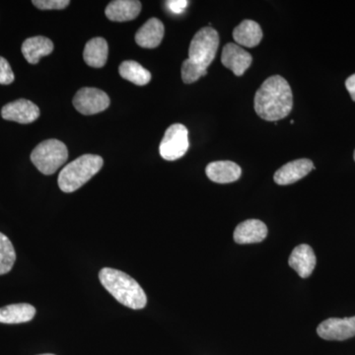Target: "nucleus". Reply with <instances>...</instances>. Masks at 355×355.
Here are the masks:
<instances>
[{"instance_id":"1","label":"nucleus","mask_w":355,"mask_h":355,"mask_svg":"<svg viewBox=\"0 0 355 355\" xmlns=\"http://www.w3.org/2000/svg\"><path fill=\"white\" fill-rule=\"evenodd\" d=\"M254 111L263 120L277 121L286 118L293 107L288 83L280 76L268 77L254 96Z\"/></svg>"},{"instance_id":"2","label":"nucleus","mask_w":355,"mask_h":355,"mask_svg":"<svg viewBox=\"0 0 355 355\" xmlns=\"http://www.w3.org/2000/svg\"><path fill=\"white\" fill-rule=\"evenodd\" d=\"M100 282L110 294L121 304L133 310L144 309L146 306V292L137 280L127 273L114 268H103L99 273Z\"/></svg>"},{"instance_id":"3","label":"nucleus","mask_w":355,"mask_h":355,"mask_svg":"<svg viewBox=\"0 0 355 355\" xmlns=\"http://www.w3.org/2000/svg\"><path fill=\"white\" fill-rule=\"evenodd\" d=\"M104 160L101 156L84 154L65 166L58 176V186L64 193H73L102 169Z\"/></svg>"},{"instance_id":"4","label":"nucleus","mask_w":355,"mask_h":355,"mask_svg":"<svg viewBox=\"0 0 355 355\" xmlns=\"http://www.w3.org/2000/svg\"><path fill=\"white\" fill-rule=\"evenodd\" d=\"M69 150L64 142L48 139L41 142L31 153V161L44 175H53L67 162Z\"/></svg>"},{"instance_id":"5","label":"nucleus","mask_w":355,"mask_h":355,"mask_svg":"<svg viewBox=\"0 0 355 355\" xmlns=\"http://www.w3.org/2000/svg\"><path fill=\"white\" fill-rule=\"evenodd\" d=\"M219 46V35L211 27L202 28L191 40L189 48V60L203 69L211 64Z\"/></svg>"},{"instance_id":"6","label":"nucleus","mask_w":355,"mask_h":355,"mask_svg":"<svg viewBox=\"0 0 355 355\" xmlns=\"http://www.w3.org/2000/svg\"><path fill=\"white\" fill-rule=\"evenodd\" d=\"M190 147L189 130L181 123H175L166 130L159 147L161 157L167 161H175L183 157Z\"/></svg>"},{"instance_id":"7","label":"nucleus","mask_w":355,"mask_h":355,"mask_svg":"<svg viewBox=\"0 0 355 355\" xmlns=\"http://www.w3.org/2000/svg\"><path fill=\"white\" fill-rule=\"evenodd\" d=\"M111 101L104 91L97 88H83L73 98L74 108L83 114L90 116L102 113L109 108Z\"/></svg>"},{"instance_id":"8","label":"nucleus","mask_w":355,"mask_h":355,"mask_svg":"<svg viewBox=\"0 0 355 355\" xmlns=\"http://www.w3.org/2000/svg\"><path fill=\"white\" fill-rule=\"evenodd\" d=\"M318 335L327 340H345L355 336V316L331 318L324 320L317 329Z\"/></svg>"},{"instance_id":"9","label":"nucleus","mask_w":355,"mask_h":355,"mask_svg":"<svg viewBox=\"0 0 355 355\" xmlns=\"http://www.w3.org/2000/svg\"><path fill=\"white\" fill-rule=\"evenodd\" d=\"M1 116L4 120L26 125L38 120L40 109L29 100L19 99L6 105L1 110Z\"/></svg>"},{"instance_id":"10","label":"nucleus","mask_w":355,"mask_h":355,"mask_svg":"<svg viewBox=\"0 0 355 355\" xmlns=\"http://www.w3.org/2000/svg\"><path fill=\"white\" fill-rule=\"evenodd\" d=\"M221 62L236 76H241L253 62V58L237 44L229 43L222 51Z\"/></svg>"},{"instance_id":"11","label":"nucleus","mask_w":355,"mask_h":355,"mask_svg":"<svg viewBox=\"0 0 355 355\" xmlns=\"http://www.w3.org/2000/svg\"><path fill=\"white\" fill-rule=\"evenodd\" d=\"M314 169V164L309 159H298L279 168L275 172L273 180L279 186H287L303 179Z\"/></svg>"},{"instance_id":"12","label":"nucleus","mask_w":355,"mask_h":355,"mask_svg":"<svg viewBox=\"0 0 355 355\" xmlns=\"http://www.w3.org/2000/svg\"><path fill=\"white\" fill-rule=\"evenodd\" d=\"M288 263L298 273L299 277L307 279L315 270L317 259L309 245L301 244L292 251Z\"/></svg>"},{"instance_id":"13","label":"nucleus","mask_w":355,"mask_h":355,"mask_svg":"<svg viewBox=\"0 0 355 355\" xmlns=\"http://www.w3.org/2000/svg\"><path fill=\"white\" fill-rule=\"evenodd\" d=\"M268 236V227L263 221L249 219L240 223L234 231V240L238 244L260 243Z\"/></svg>"},{"instance_id":"14","label":"nucleus","mask_w":355,"mask_h":355,"mask_svg":"<svg viewBox=\"0 0 355 355\" xmlns=\"http://www.w3.org/2000/svg\"><path fill=\"white\" fill-rule=\"evenodd\" d=\"M205 173L214 183L228 184L239 180L242 170L232 161H216L207 166Z\"/></svg>"},{"instance_id":"15","label":"nucleus","mask_w":355,"mask_h":355,"mask_svg":"<svg viewBox=\"0 0 355 355\" xmlns=\"http://www.w3.org/2000/svg\"><path fill=\"white\" fill-rule=\"evenodd\" d=\"M141 2L137 0H114L107 6V18L114 22L135 19L141 11Z\"/></svg>"},{"instance_id":"16","label":"nucleus","mask_w":355,"mask_h":355,"mask_svg":"<svg viewBox=\"0 0 355 355\" xmlns=\"http://www.w3.org/2000/svg\"><path fill=\"white\" fill-rule=\"evenodd\" d=\"M165 28L157 18H151L135 34V42L141 48H157L164 37Z\"/></svg>"},{"instance_id":"17","label":"nucleus","mask_w":355,"mask_h":355,"mask_svg":"<svg viewBox=\"0 0 355 355\" xmlns=\"http://www.w3.org/2000/svg\"><path fill=\"white\" fill-rule=\"evenodd\" d=\"M53 42L43 36L32 37L26 40L22 44V53L29 64H38L41 58L51 55L53 53Z\"/></svg>"},{"instance_id":"18","label":"nucleus","mask_w":355,"mask_h":355,"mask_svg":"<svg viewBox=\"0 0 355 355\" xmlns=\"http://www.w3.org/2000/svg\"><path fill=\"white\" fill-rule=\"evenodd\" d=\"M233 38L238 46L254 48L261 43L263 31L261 26L253 20H244L233 31Z\"/></svg>"},{"instance_id":"19","label":"nucleus","mask_w":355,"mask_h":355,"mask_svg":"<svg viewBox=\"0 0 355 355\" xmlns=\"http://www.w3.org/2000/svg\"><path fill=\"white\" fill-rule=\"evenodd\" d=\"M108 55V43L106 40L98 37V38L90 40L86 44L83 53L84 62L89 67L100 69L106 64Z\"/></svg>"},{"instance_id":"20","label":"nucleus","mask_w":355,"mask_h":355,"mask_svg":"<svg viewBox=\"0 0 355 355\" xmlns=\"http://www.w3.org/2000/svg\"><path fill=\"white\" fill-rule=\"evenodd\" d=\"M36 315V309L27 303L7 305L0 308V323L21 324L31 321Z\"/></svg>"},{"instance_id":"21","label":"nucleus","mask_w":355,"mask_h":355,"mask_svg":"<svg viewBox=\"0 0 355 355\" xmlns=\"http://www.w3.org/2000/svg\"><path fill=\"white\" fill-rule=\"evenodd\" d=\"M120 76L135 85L144 86L150 83L151 73L135 60H127L119 67Z\"/></svg>"},{"instance_id":"22","label":"nucleus","mask_w":355,"mask_h":355,"mask_svg":"<svg viewBox=\"0 0 355 355\" xmlns=\"http://www.w3.org/2000/svg\"><path fill=\"white\" fill-rule=\"evenodd\" d=\"M16 261V253L12 243L7 236L0 233V275L12 270Z\"/></svg>"},{"instance_id":"23","label":"nucleus","mask_w":355,"mask_h":355,"mask_svg":"<svg viewBox=\"0 0 355 355\" xmlns=\"http://www.w3.org/2000/svg\"><path fill=\"white\" fill-rule=\"evenodd\" d=\"M182 79L184 83L191 84L198 81L200 77L207 74V69H203L191 60H186L182 65Z\"/></svg>"},{"instance_id":"24","label":"nucleus","mask_w":355,"mask_h":355,"mask_svg":"<svg viewBox=\"0 0 355 355\" xmlns=\"http://www.w3.org/2000/svg\"><path fill=\"white\" fill-rule=\"evenodd\" d=\"M41 10H60L70 4L69 0H34L32 1Z\"/></svg>"},{"instance_id":"25","label":"nucleus","mask_w":355,"mask_h":355,"mask_svg":"<svg viewBox=\"0 0 355 355\" xmlns=\"http://www.w3.org/2000/svg\"><path fill=\"white\" fill-rule=\"evenodd\" d=\"M15 76L10 64L6 58L0 57V84L2 85H8L13 83Z\"/></svg>"},{"instance_id":"26","label":"nucleus","mask_w":355,"mask_h":355,"mask_svg":"<svg viewBox=\"0 0 355 355\" xmlns=\"http://www.w3.org/2000/svg\"><path fill=\"white\" fill-rule=\"evenodd\" d=\"M188 4L189 1H187V0H170V1H166V6L169 8V10L175 14L183 13Z\"/></svg>"},{"instance_id":"27","label":"nucleus","mask_w":355,"mask_h":355,"mask_svg":"<svg viewBox=\"0 0 355 355\" xmlns=\"http://www.w3.org/2000/svg\"><path fill=\"white\" fill-rule=\"evenodd\" d=\"M345 87L349 91L350 96H352V99L355 102V74H352V76L347 79Z\"/></svg>"},{"instance_id":"28","label":"nucleus","mask_w":355,"mask_h":355,"mask_svg":"<svg viewBox=\"0 0 355 355\" xmlns=\"http://www.w3.org/2000/svg\"><path fill=\"white\" fill-rule=\"evenodd\" d=\"M40 355H55V354H40Z\"/></svg>"},{"instance_id":"29","label":"nucleus","mask_w":355,"mask_h":355,"mask_svg":"<svg viewBox=\"0 0 355 355\" xmlns=\"http://www.w3.org/2000/svg\"><path fill=\"white\" fill-rule=\"evenodd\" d=\"M354 160H355V151H354Z\"/></svg>"}]
</instances>
